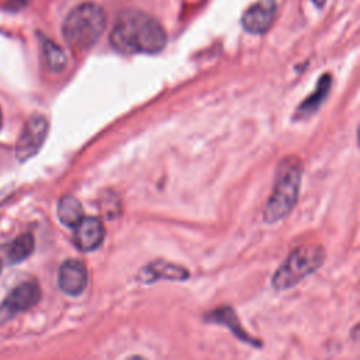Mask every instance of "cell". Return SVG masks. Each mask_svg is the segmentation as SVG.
Instances as JSON below:
<instances>
[{"label": "cell", "mask_w": 360, "mask_h": 360, "mask_svg": "<svg viewBox=\"0 0 360 360\" xmlns=\"http://www.w3.org/2000/svg\"><path fill=\"white\" fill-rule=\"evenodd\" d=\"M49 124L44 115L35 114L28 118L15 143V156L20 162H25L38 153L46 139Z\"/></svg>", "instance_id": "cell-5"}, {"label": "cell", "mask_w": 360, "mask_h": 360, "mask_svg": "<svg viewBox=\"0 0 360 360\" xmlns=\"http://www.w3.org/2000/svg\"><path fill=\"white\" fill-rule=\"evenodd\" d=\"M301 177L302 165L295 156H290L280 163L273 194L263 211V219L266 224H276L291 212L300 194Z\"/></svg>", "instance_id": "cell-3"}, {"label": "cell", "mask_w": 360, "mask_h": 360, "mask_svg": "<svg viewBox=\"0 0 360 360\" xmlns=\"http://www.w3.org/2000/svg\"><path fill=\"white\" fill-rule=\"evenodd\" d=\"M167 42L162 24L141 10L122 11L110 32L111 46L125 55L158 53Z\"/></svg>", "instance_id": "cell-1"}, {"label": "cell", "mask_w": 360, "mask_h": 360, "mask_svg": "<svg viewBox=\"0 0 360 360\" xmlns=\"http://www.w3.org/2000/svg\"><path fill=\"white\" fill-rule=\"evenodd\" d=\"M56 212L59 221L70 228H73L84 217L80 201L73 195H63L58 202Z\"/></svg>", "instance_id": "cell-12"}, {"label": "cell", "mask_w": 360, "mask_h": 360, "mask_svg": "<svg viewBox=\"0 0 360 360\" xmlns=\"http://www.w3.org/2000/svg\"><path fill=\"white\" fill-rule=\"evenodd\" d=\"M277 14L276 0H257L242 15V27L245 31L260 35L269 31Z\"/></svg>", "instance_id": "cell-7"}, {"label": "cell", "mask_w": 360, "mask_h": 360, "mask_svg": "<svg viewBox=\"0 0 360 360\" xmlns=\"http://www.w3.org/2000/svg\"><path fill=\"white\" fill-rule=\"evenodd\" d=\"M211 319L215 321V322H219V323H225L226 326H229L232 329V332L236 335V338L239 339H243L245 342H249V343H255L250 336L240 328L239 322H238V318L236 315L233 314V311L231 308H221L215 312L211 314ZM257 345V343H255Z\"/></svg>", "instance_id": "cell-15"}, {"label": "cell", "mask_w": 360, "mask_h": 360, "mask_svg": "<svg viewBox=\"0 0 360 360\" xmlns=\"http://www.w3.org/2000/svg\"><path fill=\"white\" fill-rule=\"evenodd\" d=\"M142 274H143L142 280L145 283H152V281L160 280V278L186 280L190 276L184 267L173 264V263H167L165 260H156V262L148 264L142 270Z\"/></svg>", "instance_id": "cell-10"}, {"label": "cell", "mask_w": 360, "mask_h": 360, "mask_svg": "<svg viewBox=\"0 0 360 360\" xmlns=\"http://www.w3.org/2000/svg\"><path fill=\"white\" fill-rule=\"evenodd\" d=\"M39 300L41 288L35 281H24L18 284L0 304V323H4L17 314L32 308Z\"/></svg>", "instance_id": "cell-6"}, {"label": "cell", "mask_w": 360, "mask_h": 360, "mask_svg": "<svg viewBox=\"0 0 360 360\" xmlns=\"http://www.w3.org/2000/svg\"><path fill=\"white\" fill-rule=\"evenodd\" d=\"M73 228V242L76 248L83 252L97 249L104 240V225L96 217H83Z\"/></svg>", "instance_id": "cell-8"}, {"label": "cell", "mask_w": 360, "mask_h": 360, "mask_svg": "<svg viewBox=\"0 0 360 360\" xmlns=\"http://www.w3.org/2000/svg\"><path fill=\"white\" fill-rule=\"evenodd\" d=\"M330 84H332V77L330 75H323L318 84L315 91L301 103V105L297 108V114H295V120H302V118H308L309 115H312L326 100L329 90H330Z\"/></svg>", "instance_id": "cell-11"}, {"label": "cell", "mask_w": 360, "mask_h": 360, "mask_svg": "<svg viewBox=\"0 0 360 360\" xmlns=\"http://www.w3.org/2000/svg\"><path fill=\"white\" fill-rule=\"evenodd\" d=\"M314 3H315L318 7H321V6L325 3V0H314Z\"/></svg>", "instance_id": "cell-16"}, {"label": "cell", "mask_w": 360, "mask_h": 360, "mask_svg": "<svg viewBox=\"0 0 360 360\" xmlns=\"http://www.w3.org/2000/svg\"><path fill=\"white\" fill-rule=\"evenodd\" d=\"M87 269L83 262L69 259L62 263L58 273L59 288L68 295H79L87 285Z\"/></svg>", "instance_id": "cell-9"}, {"label": "cell", "mask_w": 360, "mask_h": 360, "mask_svg": "<svg viewBox=\"0 0 360 360\" xmlns=\"http://www.w3.org/2000/svg\"><path fill=\"white\" fill-rule=\"evenodd\" d=\"M0 271H1V262H0Z\"/></svg>", "instance_id": "cell-18"}, {"label": "cell", "mask_w": 360, "mask_h": 360, "mask_svg": "<svg viewBox=\"0 0 360 360\" xmlns=\"http://www.w3.org/2000/svg\"><path fill=\"white\" fill-rule=\"evenodd\" d=\"M34 246H35V240L31 233H24L18 236L17 239H14L6 246V255H7L8 263L15 264V263L24 262L32 255Z\"/></svg>", "instance_id": "cell-13"}, {"label": "cell", "mask_w": 360, "mask_h": 360, "mask_svg": "<svg viewBox=\"0 0 360 360\" xmlns=\"http://www.w3.org/2000/svg\"><path fill=\"white\" fill-rule=\"evenodd\" d=\"M41 48H42L44 60L49 70L60 72L66 66V55H65L63 49L59 45H56L53 41L42 37Z\"/></svg>", "instance_id": "cell-14"}, {"label": "cell", "mask_w": 360, "mask_h": 360, "mask_svg": "<svg viewBox=\"0 0 360 360\" xmlns=\"http://www.w3.org/2000/svg\"><path fill=\"white\" fill-rule=\"evenodd\" d=\"M325 260V250L319 245H304L294 249L277 269L271 284L276 290H287L316 271Z\"/></svg>", "instance_id": "cell-4"}, {"label": "cell", "mask_w": 360, "mask_h": 360, "mask_svg": "<svg viewBox=\"0 0 360 360\" xmlns=\"http://www.w3.org/2000/svg\"><path fill=\"white\" fill-rule=\"evenodd\" d=\"M107 27L104 8L93 1H86L69 11L62 24L65 41L75 49L84 51L91 48Z\"/></svg>", "instance_id": "cell-2"}, {"label": "cell", "mask_w": 360, "mask_h": 360, "mask_svg": "<svg viewBox=\"0 0 360 360\" xmlns=\"http://www.w3.org/2000/svg\"><path fill=\"white\" fill-rule=\"evenodd\" d=\"M1 121H3V115H1V110H0V127H1Z\"/></svg>", "instance_id": "cell-17"}]
</instances>
